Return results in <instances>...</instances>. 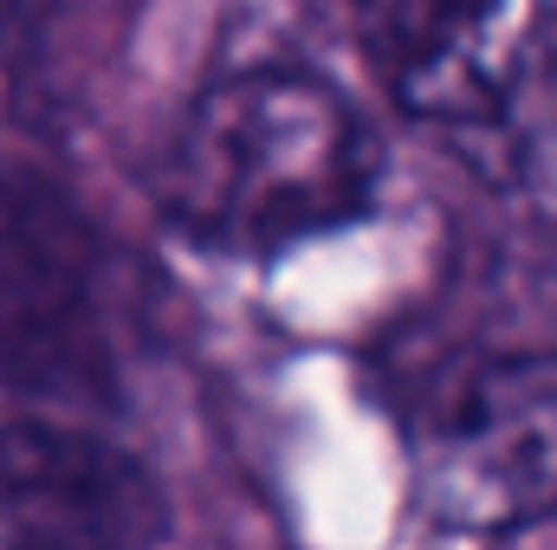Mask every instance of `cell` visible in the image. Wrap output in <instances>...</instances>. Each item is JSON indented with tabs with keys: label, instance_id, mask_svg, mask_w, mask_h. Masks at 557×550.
<instances>
[{
	"label": "cell",
	"instance_id": "obj_1",
	"mask_svg": "<svg viewBox=\"0 0 557 550\" xmlns=\"http://www.w3.org/2000/svg\"><path fill=\"white\" fill-rule=\"evenodd\" d=\"M383 195V149L363 111L292 65L214 78L175 124L156 201L188 247L273 260L363 221Z\"/></svg>",
	"mask_w": 557,
	"mask_h": 550
},
{
	"label": "cell",
	"instance_id": "obj_2",
	"mask_svg": "<svg viewBox=\"0 0 557 550\" xmlns=\"http://www.w3.org/2000/svg\"><path fill=\"white\" fill-rule=\"evenodd\" d=\"M396 111L493 188L557 201V0H357Z\"/></svg>",
	"mask_w": 557,
	"mask_h": 550
},
{
	"label": "cell",
	"instance_id": "obj_3",
	"mask_svg": "<svg viewBox=\"0 0 557 550\" xmlns=\"http://www.w3.org/2000/svg\"><path fill=\"white\" fill-rule=\"evenodd\" d=\"M421 499L454 532H525L557 512V350L486 357L434 414Z\"/></svg>",
	"mask_w": 557,
	"mask_h": 550
},
{
	"label": "cell",
	"instance_id": "obj_4",
	"mask_svg": "<svg viewBox=\"0 0 557 550\" xmlns=\"http://www.w3.org/2000/svg\"><path fill=\"white\" fill-rule=\"evenodd\" d=\"M169 499L131 447L52 421L0 414V550H156Z\"/></svg>",
	"mask_w": 557,
	"mask_h": 550
},
{
	"label": "cell",
	"instance_id": "obj_5",
	"mask_svg": "<svg viewBox=\"0 0 557 550\" xmlns=\"http://www.w3.org/2000/svg\"><path fill=\"white\" fill-rule=\"evenodd\" d=\"M104 357L98 273L78 208L39 175L0 168V370L20 383H85Z\"/></svg>",
	"mask_w": 557,
	"mask_h": 550
}]
</instances>
